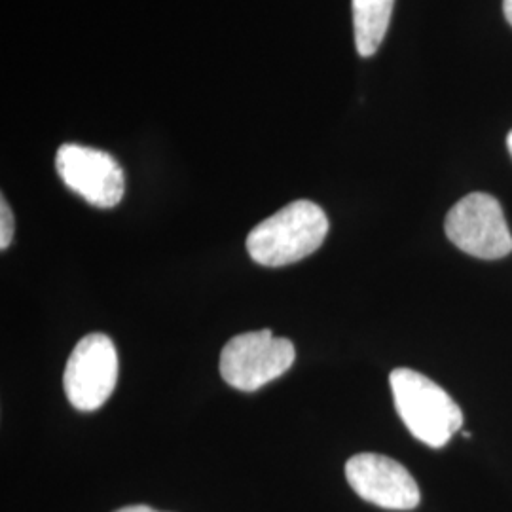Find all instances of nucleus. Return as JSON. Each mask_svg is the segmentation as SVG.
<instances>
[{
	"instance_id": "f257e3e1",
	"label": "nucleus",
	"mask_w": 512,
	"mask_h": 512,
	"mask_svg": "<svg viewBox=\"0 0 512 512\" xmlns=\"http://www.w3.org/2000/svg\"><path fill=\"white\" fill-rule=\"evenodd\" d=\"M327 234L325 211L310 200H296L251 230L247 253L260 266L279 268L313 255Z\"/></svg>"
},
{
	"instance_id": "f03ea898",
	"label": "nucleus",
	"mask_w": 512,
	"mask_h": 512,
	"mask_svg": "<svg viewBox=\"0 0 512 512\" xmlns=\"http://www.w3.org/2000/svg\"><path fill=\"white\" fill-rule=\"evenodd\" d=\"M389 384L395 408L414 439L442 448L461 429L463 412L458 403L427 376L410 368H395Z\"/></svg>"
},
{
	"instance_id": "7ed1b4c3",
	"label": "nucleus",
	"mask_w": 512,
	"mask_h": 512,
	"mask_svg": "<svg viewBox=\"0 0 512 512\" xmlns=\"http://www.w3.org/2000/svg\"><path fill=\"white\" fill-rule=\"evenodd\" d=\"M296 359L291 340L277 338L270 329L234 336L220 353V376L239 391L253 393L283 376Z\"/></svg>"
},
{
	"instance_id": "20e7f679",
	"label": "nucleus",
	"mask_w": 512,
	"mask_h": 512,
	"mask_svg": "<svg viewBox=\"0 0 512 512\" xmlns=\"http://www.w3.org/2000/svg\"><path fill=\"white\" fill-rule=\"evenodd\" d=\"M448 239L467 255L497 260L512 253V236L501 203L475 192L459 200L446 215Z\"/></svg>"
},
{
	"instance_id": "39448f33",
	"label": "nucleus",
	"mask_w": 512,
	"mask_h": 512,
	"mask_svg": "<svg viewBox=\"0 0 512 512\" xmlns=\"http://www.w3.org/2000/svg\"><path fill=\"white\" fill-rule=\"evenodd\" d=\"M118 382V351L107 334L93 332L73 349L63 387L69 403L80 412H93L109 401Z\"/></svg>"
},
{
	"instance_id": "423d86ee",
	"label": "nucleus",
	"mask_w": 512,
	"mask_h": 512,
	"mask_svg": "<svg viewBox=\"0 0 512 512\" xmlns=\"http://www.w3.org/2000/svg\"><path fill=\"white\" fill-rule=\"evenodd\" d=\"M55 169L65 186L93 207L110 209L124 198V169L105 150L63 145L57 150Z\"/></svg>"
},
{
	"instance_id": "0eeeda50",
	"label": "nucleus",
	"mask_w": 512,
	"mask_h": 512,
	"mask_svg": "<svg viewBox=\"0 0 512 512\" xmlns=\"http://www.w3.org/2000/svg\"><path fill=\"white\" fill-rule=\"evenodd\" d=\"M353 492L368 503L389 511H412L420 505L418 482L395 459L380 454H357L346 463Z\"/></svg>"
},
{
	"instance_id": "6e6552de",
	"label": "nucleus",
	"mask_w": 512,
	"mask_h": 512,
	"mask_svg": "<svg viewBox=\"0 0 512 512\" xmlns=\"http://www.w3.org/2000/svg\"><path fill=\"white\" fill-rule=\"evenodd\" d=\"M395 0H351L355 46L361 57L376 54L391 23Z\"/></svg>"
},
{
	"instance_id": "1a4fd4ad",
	"label": "nucleus",
	"mask_w": 512,
	"mask_h": 512,
	"mask_svg": "<svg viewBox=\"0 0 512 512\" xmlns=\"http://www.w3.org/2000/svg\"><path fill=\"white\" fill-rule=\"evenodd\" d=\"M14 228H16V222H14V213L10 209L8 202L2 198L0 200V249L6 251L14 239Z\"/></svg>"
},
{
	"instance_id": "9d476101",
	"label": "nucleus",
	"mask_w": 512,
	"mask_h": 512,
	"mask_svg": "<svg viewBox=\"0 0 512 512\" xmlns=\"http://www.w3.org/2000/svg\"><path fill=\"white\" fill-rule=\"evenodd\" d=\"M116 512H162V511H154V509H150L147 505H129V507H124V509H120V511Z\"/></svg>"
},
{
	"instance_id": "9b49d317",
	"label": "nucleus",
	"mask_w": 512,
	"mask_h": 512,
	"mask_svg": "<svg viewBox=\"0 0 512 512\" xmlns=\"http://www.w3.org/2000/svg\"><path fill=\"white\" fill-rule=\"evenodd\" d=\"M503 12H505V18L512 25V0H503Z\"/></svg>"
},
{
	"instance_id": "f8f14e48",
	"label": "nucleus",
	"mask_w": 512,
	"mask_h": 512,
	"mask_svg": "<svg viewBox=\"0 0 512 512\" xmlns=\"http://www.w3.org/2000/svg\"><path fill=\"white\" fill-rule=\"evenodd\" d=\"M507 145H509V150H511L512 154V131L509 133V137H507Z\"/></svg>"
}]
</instances>
